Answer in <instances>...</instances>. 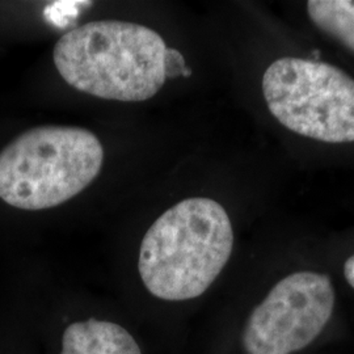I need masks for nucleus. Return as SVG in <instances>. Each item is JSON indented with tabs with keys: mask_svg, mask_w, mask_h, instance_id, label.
Segmentation results:
<instances>
[{
	"mask_svg": "<svg viewBox=\"0 0 354 354\" xmlns=\"http://www.w3.org/2000/svg\"><path fill=\"white\" fill-rule=\"evenodd\" d=\"M59 354H142L127 329L112 322L88 319L64 329Z\"/></svg>",
	"mask_w": 354,
	"mask_h": 354,
	"instance_id": "nucleus-6",
	"label": "nucleus"
},
{
	"mask_svg": "<svg viewBox=\"0 0 354 354\" xmlns=\"http://www.w3.org/2000/svg\"><path fill=\"white\" fill-rule=\"evenodd\" d=\"M91 4V1H55L45 8L44 15L53 26L66 28L75 20L83 8Z\"/></svg>",
	"mask_w": 354,
	"mask_h": 354,
	"instance_id": "nucleus-8",
	"label": "nucleus"
},
{
	"mask_svg": "<svg viewBox=\"0 0 354 354\" xmlns=\"http://www.w3.org/2000/svg\"><path fill=\"white\" fill-rule=\"evenodd\" d=\"M269 112L292 133L326 143L354 142V79L333 64L285 57L263 76Z\"/></svg>",
	"mask_w": 354,
	"mask_h": 354,
	"instance_id": "nucleus-4",
	"label": "nucleus"
},
{
	"mask_svg": "<svg viewBox=\"0 0 354 354\" xmlns=\"http://www.w3.org/2000/svg\"><path fill=\"white\" fill-rule=\"evenodd\" d=\"M104 149L87 129L33 127L0 151V198L37 212L67 203L99 176Z\"/></svg>",
	"mask_w": 354,
	"mask_h": 354,
	"instance_id": "nucleus-3",
	"label": "nucleus"
},
{
	"mask_svg": "<svg viewBox=\"0 0 354 354\" xmlns=\"http://www.w3.org/2000/svg\"><path fill=\"white\" fill-rule=\"evenodd\" d=\"M165 79H174L177 76L188 77L192 75V70L185 64L183 54L176 49L167 48L165 61Z\"/></svg>",
	"mask_w": 354,
	"mask_h": 354,
	"instance_id": "nucleus-9",
	"label": "nucleus"
},
{
	"mask_svg": "<svg viewBox=\"0 0 354 354\" xmlns=\"http://www.w3.org/2000/svg\"><path fill=\"white\" fill-rule=\"evenodd\" d=\"M234 230L221 203L192 197L160 215L140 243L138 270L153 297L178 302L207 290L230 260Z\"/></svg>",
	"mask_w": 354,
	"mask_h": 354,
	"instance_id": "nucleus-1",
	"label": "nucleus"
},
{
	"mask_svg": "<svg viewBox=\"0 0 354 354\" xmlns=\"http://www.w3.org/2000/svg\"><path fill=\"white\" fill-rule=\"evenodd\" d=\"M344 274H345V279L348 281V283L354 289V254L346 260V263L344 266Z\"/></svg>",
	"mask_w": 354,
	"mask_h": 354,
	"instance_id": "nucleus-10",
	"label": "nucleus"
},
{
	"mask_svg": "<svg viewBox=\"0 0 354 354\" xmlns=\"http://www.w3.org/2000/svg\"><path fill=\"white\" fill-rule=\"evenodd\" d=\"M307 13L322 32L354 53V0H310Z\"/></svg>",
	"mask_w": 354,
	"mask_h": 354,
	"instance_id": "nucleus-7",
	"label": "nucleus"
},
{
	"mask_svg": "<svg viewBox=\"0 0 354 354\" xmlns=\"http://www.w3.org/2000/svg\"><path fill=\"white\" fill-rule=\"evenodd\" d=\"M335 308L328 276L297 272L281 279L248 317L243 329L247 354H292L317 339Z\"/></svg>",
	"mask_w": 354,
	"mask_h": 354,
	"instance_id": "nucleus-5",
	"label": "nucleus"
},
{
	"mask_svg": "<svg viewBox=\"0 0 354 354\" xmlns=\"http://www.w3.org/2000/svg\"><path fill=\"white\" fill-rule=\"evenodd\" d=\"M163 37L147 26L102 20L76 26L55 44L54 64L66 83L91 96L145 102L165 83Z\"/></svg>",
	"mask_w": 354,
	"mask_h": 354,
	"instance_id": "nucleus-2",
	"label": "nucleus"
}]
</instances>
